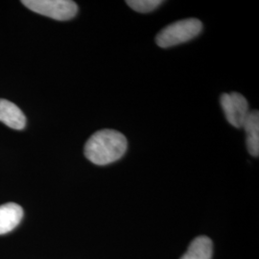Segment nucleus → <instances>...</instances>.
<instances>
[{
  "label": "nucleus",
  "mask_w": 259,
  "mask_h": 259,
  "mask_svg": "<svg viewBox=\"0 0 259 259\" xmlns=\"http://www.w3.org/2000/svg\"><path fill=\"white\" fill-rule=\"evenodd\" d=\"M220 103L228 122L235 128H242L250 110L247 99L240 93H224Z\"/></svg>",
  "instance_id": "nucleus-4"
},
{
  "label": "nucleus",
  "mask_w": 259,
  "mask_h": 259,
  "mask_svg": "<svg viewBox=\"0 0 259 259\" xmlns=\"http://www.w3.org/2000/svg\"><path fill=\"white\" fill-rule=\"evenodd\" d=\"M246 132L247 149L252 157L259 156V112L250 111L243 127Z\"/></svg>",
  "instance_id": "nucleus-7"
},
{
  "label": "nucleus",
  "mask_w": 259,
  "mask_h": 259,
  "mask_svg": "<svg viewBox=\"0 0 259 259\" xmlns=\"http://www.w3.org/2000/svg\"><path fill=\"white\" fill-rule=\"evenodd\" d=\"M0 121L15 130H22L26 125V117L21 110L5 99H0Z\"/></svg>",
  "instance_id": "nucleus-5"
},
{
  "label": "nucleus",
  "mask_w": 259,
  "mask_h": 259,
  "mask_svg": "<svg viewBox=\"0 0 259 259\" xmlns=\"http://www.w3.org/2000/svg\"><path fill=\"white\" fill-rule=\"evenodd\" d=\"M126 3L139 13H150L162 4L161 0H128Z\"/></svg>",
  "instance_id": "nucleus-9"
},
{
  "label": "nucleus",
  "mask_w": 259,
  "mask_h": 259,
  "mask_svg": "<svg viewBox=\"0 0 259 259\" xmlns=\"http://www.w3.org/2000/svg\"><path fill=\"white\" fill-rule=\"evenodd\" d=\"M203 30V23L198 19H182L163 28L156 37L161 48L176 47L197 37Z\"/></svg>",
  "instance_id": "nucleus-2"
},
{
  "label": "nucleus",
  "mask_w": 259,
  "mask_h": 259,
  "mask_svg": "<svg viewBox=\"0 0 259 259\" xmlns=\"http://www.w3.org/2000/svg\"><path fill=\"white\" fill-rule=\"evenodd\" d=\"M212 241L206 236H199L192 241L189 248L181 259H211Z\"/></svg>",
  "instance_id": "nucleus-8"
},
{
  "label": "nucleus",
  "mask_w": 259,
  "mask_h": 259,
  "mask_svg": "<svg viewBox=\"0 0 259 259\" xmlns=\"http://www.w3.org/2000/svg\"><path fill=\"white\" fill-rule=\"evenodd\" d=\"M22 4L28 9L56 20L73 19L78 6L70 0H24Z\"/></svg>",
  "instance_id": "nucleus-3"
},
{
  "label": "nucleus",
  "mask_w": 259,
  "mask_h": 259,
  "mask_svg": "<svg viewBox=\"0 0 259 259\" xmlns=\"http://www.w3.org/2000/svg\"><path fill=\"white\" fill-rule=\"evenodd\" d=\"M23 217V209L18 204L7 203L0 205V235L15 230Z\"/></svg>",
  "instance_id": "nucleus-6"
},
{
  "label": "nucleus",
  "mask_w": 259,
  "mask_h": 259,
  "mask_svg": "<svg viewBox=\"0 0 259 259\" xmlns=\"http://www.w3.org/2000/svg\"><path fill=\"white\" fill-rule=\"evenodd\" d=\"M128 148L126 137L115 130H101L93 134L84 145V156L96 165H108L119 160Z\"/></svg>",
  "instance_id": "nucleus-1"
}]
</instances>
